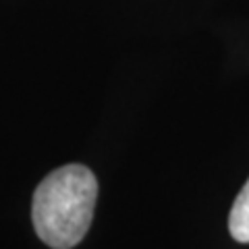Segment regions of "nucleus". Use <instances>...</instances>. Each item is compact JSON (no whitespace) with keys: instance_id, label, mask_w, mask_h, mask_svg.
Listing matches in <instances>:
<instances>
[{"instance_id":"1","label":"nucleus","mask_w":249,"mask_h":249,"mask_svg":"<svg viewBox=\"0 0 249 249\" xmlns=\"http://www.w3.org/2000/svg\"><path fill=\"white\" fill-rule=\"evenodd\" d=\"M98 199V181L83 164H67L37 185L31 220L37 237L52 249H71L85 237Z\"/></svg>"},{"instance_id":"2","label":"nucleus","mask_w":249,"mask_h":249,"mask_svg":"<svg viewBox=\"0 0 249 249\" xmlns=\"http://www.w3.org/2000/svg\"><path fill=\"white\" fill-rule=\"evenodd\" d=\"M229 232L239 243H249V181L239 191L229 214Z\"/></svg>"}]
</instances>
